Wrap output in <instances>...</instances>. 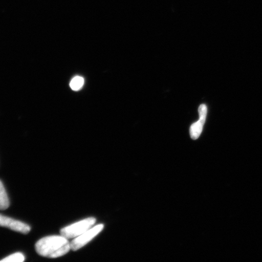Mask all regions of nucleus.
<instances>
[{
	"instance_id": "nucleus-1",
	"label": "nucleus",
	"mask_w": 262,
	"mask_h": 262,
	"mask_svg": "<svg viewBox=\"0 0 262 262\" xmlns=\"http://www.w3.org/2000/svg\"><path fill=\"white\" fill-rule=\"evenodd\" d=\"M71 250L68 238L63 235H50L39 240L35 244V250L41 256L57 258L67 254Z\"/></svg>"
},
{
	"instance_id": "nucleus-9",
	"label": "nucleus",
	"mask_w": 262,
	"mask_h": 262,
	"mask_svg": "<svg viewBox=\"0 0 262 262\" xmlns=\"http://www.w3.org/2000/svg\"><path fill=\"white\" fill-rule=\"evenodd\" d=\"M199 113L200 119L206 120V115H207V107L205 104H201L199 107Z\"/></svg>"
},
{
	"instance_id": "nucleus-6",
	"label": "nucleus",
	"mask_w": 262,
	"mask_h": 262,
	"mask_svg": "<svg viewBox=\"0 0 262 262\" xmlns=\"http://www.w3.org/2000/svg\"><path fill=\"white\" fill-rule=\"evenodd\" d=\"M10 203L7 192L0 180V210H5L9 207Z\"/></svg>"
},
{
	"instance_id": "nucleus-8",
	"label": "nucleus",
	"mask_w": 262,
	"mask_h": 262,
	"mask_svg": "<svg viewBox=\"0 0 262 262\" xmlns=\"http://www.w3.org/2000/svg\"><path fill=\"white\" fill-rule=\"evenodd\" d=\"M25 260V257L21 253H16L9 255L3 259L0 260L2 262H23Z\"/></svg>"
},
{
	"instance_id": "nucleus-7",
	"label": "nucleus",
	"mask_w": 262,
	"mask_h": 262,
	"mask_svg": "<svg viewBox=\"0 0 262 262\" xmlns=\"http://www.w3.org/2000/svg\"><path fill=\"white\" fill-rule=\"evenodd\" d=\"M84 83V78L80 76L75 77L70 82V87L72 90L77 91L81 89Z\"/></svg>"
},
{
	"instance_id": "nucleus-2",
	"label": "nucleus",
	"mask_w": 262,
	"mask_h": 262,
	"mask_svg": "<svg viewBox=\"0 0 262 262\" xmlns=\"http://www.w3.org/2000/svg\"><path fill=\"white\" fill-rule=\"evenodd\" d=\"M96 222V219L94 217L83 219V220L62 228L60 230V234L67 238H76L89 230L93 227Z\"/></svg>"
},
{
	"instance_id": "nucleus-5",
	"label": "nucleus",
	"mask_w": 262,
	"mask_h": 262,
	"mask_svg": "<svg viewBox=\"0 0 262 262\" xmlns=\"http://www.w3.org/2000/svg\"><path fill=\"white\" fill-rule=\"evenodd\" d=\"M205 122V120L200 119L198 122L192 124L190 129V134H191V137L193 140L198 139L201 136Z\"/></svg>"
},
{
	"instance_id": "nucleus-3",
	"label": "nucleus",
	"mask_w": 262,
	"mask_h": 262,
	"mask_svg": "<svg viewBox=\"0 0 262 262\" xmlns=\"http://www.w3.org/2000/svg\"><path fill=\"white\" fill-rule=\"evenodd\" d=\"M103 224L98 225L96 227H92L80 236L73 238L70 243L71 250L75 251L83 248L84 246L89 243L97 235L99 234L103 230Z\"/></svg>"
},
{
	"instance_id": "nucleus-4",
	"label": "nucleus",
	"mask_w": 262,
	"mask_h": 262,
	"mask_svg": "<svg viewBox=\"0 0 262 262\" xmlns=\"http://www.w3.org/2000/svg\"><path fill=\"white\" fill-rule=\"evenodd\" d=\"M0 227L8 228L24 234H28L31 229V227L25 223L2 214H0Z\"/></svg>"
}]
</instances>
